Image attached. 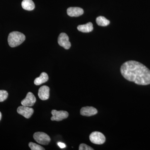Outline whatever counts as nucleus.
I'll return each mask as SVG.
<instances>
[{"label":"nucleus","mask_w":150,"mask_h":150,"mask_svg":"<svg viewBox=\"0 0 150 150\" xmlns=\"http://www.w3.org/2000/svg\"><path fill=\"white\" fill-rule=\"evenodd\" d=\"M8 93L4 90H0V102H3L7 98Z\"/></svg>","instance_id":"obj_17"},{"label":"nucleus","mask_w":150,"mask_h":150,"mask_svg":"<svg viewBox=\"0 0 150 150\" xmlns=\"http://www.w3.org/2000/svg\"><path fill=\"white\" fill-rule=\"evenodd\" d=\"M33 137L34 140L40 144L48 145L51 141V139L49 136L43 132H36L34 134Z\"/></svg>","instance_id":"obj_3"},{"label":"nucleus","mask_w":150,"mask_h":150,"mask_svg":"<svg viewBox=\"0 0 150 150\" xmlns=\"http://www.w3.org/2000/svg\"><path fill=\"white\" fill-rule=\"evenodd\" d=\"M89 139L92 143L97 145L103 144L105 141L104 135L98 131L92 132L90 135Z\"/></svg>","instance_id":"obj_4"},{"label":"nucleus","mask_w":150,"mask_h":150,"mask_svg":"<svg viewBox=\"0 0 150 150\" xmlns=\"http://www.w3.org/2000/svg\"><path fill=\"white\" fill-rule=\"evenodd\" d=\"M21 5L23 8L25 10L32 11L35 8V4L32 0H23Z\"/></svg>","instance_id":"obj_14"},{"label":"nucleus","mask_w":150,"mask_h":150,"mask_svg":"<svg viewBox=\"0 0 150 150\" xmlns=\"http://www.w3.org/2000/svg\"><path fill=\"white\" fill-rule=\"evenodd\" d=\"M58 43L66 49H69L71 47V43L69 40V37L66 33H62L58 38Z\"/></svg>","instance_id":"obj_6"},{"label":"nucleus","mask_w":150,"mask_h":150,"mask_svg":"<svg viewBox=\"0 0 150 150\" xmlns=\"http://www.w3.org/2000/svg\"><path fill=\"white\" fill-rule=\"evenodd\" d=\"M52 116L51 118V121H60L64 119H66L69 116L68 112L64 110H53L51 111Z\"/></svg>","instance_id":"obj_5"},{"label":"nucleus","mask_w":150,"mask_h":150,"mask_svg":"<svg viewBox=\"0 0 150 150\" xmlns=\"http://www.w3.org/2000/svg\"><path fill=\"white\" fill-rule=\"evenodd\" d=\"M81 115L85 116H91L98 113L96 108L92 106H86L82 108L80 111Z\"/></svg>","instance_id":"obj_10"},{"label":"nucleus","mask_w":150,"mask_h":150,"mask_svg":"<svg viewBox=\"0 0 150 150\" xmlns=\"http://www.w3.org/2000/svg\"><path fill=\"white\" fill-rule=\"evenodd\" d=\"M57 144L59 146V147L61 149H64L66 147V145L64 143H62V142H59L57 143Z\"/></svg>","instance_id":"obj_19"},{"label":"nucleus","mask_w":150,"mask_h":150,"mask_svg":"<svg viewBox=\"0 0 150 150\" xmlns=\"http://www.w3.org/2000/svg\"><path fill=\"white\" fill-rule=\"evenodd\" d=\"M79 31L83 33H89L91 32L93 29V25L91 22H88L86 24L81 25L77 27Z\"/></svg>","instance_id":"obj_12"},{"label":"nucleus","mask_w":150,"mask_h":150,"mask_svg":"<svg viewBox=\"0 0 150 150\" xmlns=\"http://www.w3.org/2000/svg\"><path fill=\"white\" fill-rule=\"evenodd\" d=\"M121 72L125 79L137 84L145 86L150 84V70L139 62H125L121 66Z\"/></svg>","instance_id":"obj_1"},{"label":"nucleus","mask_w":150,"mask_h":150,"mask_svg":"<svg viewBox=\"0 0 150 150\" xmlns=\"http://www.w3.org/2000/svg\"><path fill=\"white\" fill-rule=\"evenodd\" d=\"M1 117H2L1 113V112H0V121H1Z\"/></svg>","instance_id":"obj_20"},{"label":"nucleus","mask_w":150,"mask_h":150,"mask_svg":"<svg viewBox=\"0 0 150 150\" xmlns=\"http://www.w3.org/2000/svg\"><path fill=\"white\" fill-rule=\"evenodd\" d=\"M30 149L32 150H44L45 149L40 145L37 144L35 143L30 142L28 144Z\"/></svg>","instance_id":"obj_16"},{"label":"nucleus","mask_w":150,"mask_h":150,"mask_svg":"<svg viewBox=\"0 0 150 150\" xmlns=\"http://www.w3.org/2000/svg\"><path fill=\"white\" fill-rule=\"evenodd\" d=\"M48 80V75L46 73L43 72L41 73L39 77L36 78L34 80V84L35 85L38 86L45 83Z\"/></svg>","instance_id":"obj_13"},{"label":"nucleus","mask_w":150,"mask_h":150,"mask_svg":"<svg viewBox=\"0 0 150 150\" xmlns=\"http://www.w3.org/2000/svg\"><path fill=\"white\" fill-rule=\"evenodd\" d=\"M67 14L71 17H79L84 13L83 10L79 7H70L67 10Z\"/></svg>","instance_id":"obj_11"},{"label":"nucleus","mask_w":150,"mask_h":150,"mask_svg":"<svg viewBox=\"0 0 150 150\" xmlns=\"http://www.w3.org/2000/svg\"><path fill=\"white\" fill-rule=\"evenodd\" d=\"M97 24L100 26H106L110 24V22L105 17L102 16L98 17L96 19Z\"/></svg>","instance_id":"obj_15"},{"label":"nucleus","mask_w":150,"mask_h":150,"mask_svg":"<svg viewBox=\"0 0 150 150\" xmlns=\"http://www.w3.org/2000/svg\"><path fill=\"white\" fill-rule=\"evenodd\" d=\"M17 112L19 114L24 116L26 118H29L34 112L33 108L28 106H20L17 108Z\"/></svg>","instance_id":"obj_7"},{"label":"nucleus","mask_w":150,"mask_h":150,"mask_svg":"<svg viewBox=\"0 0 150 150\" xmlns=\"http://www.w3.org/2000/svg\"><path fill=\"white\" fill-rule=\"evenodd\" d=\"M25 39V35L18 31H13L8 35V43L11 47H15L20 45Z\"/></svg>","instance_id":"obj_2"},{"label":"nucleus","mask_w":150,"mask_h":150,"mask_svg":"<svg viewBox=\"0 0 150 150\" xmlns=\"http://www.w3.org/2000/svg\"><path fill=\"white\" fill-rule=\"evenodd\" d=\"M79 150H94V149L84 144H81L79 147Z\"/></svg>","instance_id":"obj_18"},{"label":"nucleus","mask_w":150,"mask_h":150,"mask_svg":"<svg viewBox=\"0 0 150 150\" xmlns=\"http://www.w3.org/2000/svg\"><path fill=\"white\" fill-rule=\"evenodd\" d=\"M36 101L35 96L32 93L29 92L27 93L26 97L22 100L21 103L23 106L31 107L34 105Z\"/></svg>","instance_id":"obj_8"},{"label":"nucleus","mask_w":150,"mask_h":150,"mask_svg":"<svg viewBox=\"0 0 150 150\" xmlns=\"http://www.w3.org/2000/svg\"><path fill=\"white\" fill-rule=\"evenodd\" d=\"M38 96L42 100L48 99L50 96V88L46 86H42L38 90Z\"/></svg>","instance_id":"obj_9"}]
</instances>
